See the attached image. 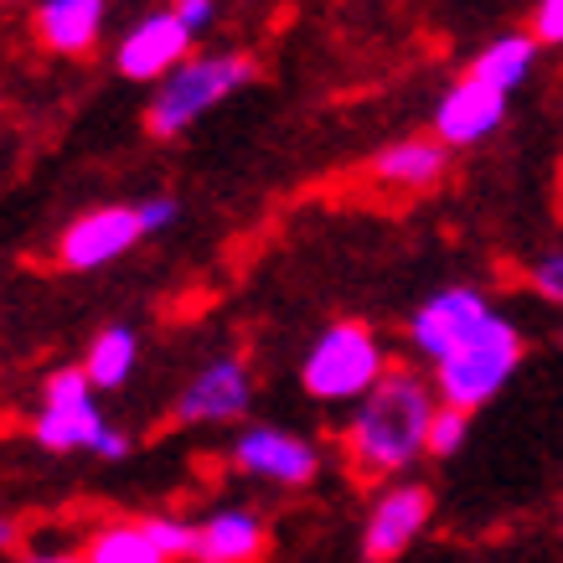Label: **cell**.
Masks as SVG:
<instances>
[{
    "label": "cell",
    "instance_id": "obj_15",
    "mask_svg": "<svg viewBox=\"0 0 563 563\" xmlns=\"http://www.w3.org/2000/svg\"><path fill=\"white\" fill-rule=\"evenodd\" d=\"M450 166V151H444L434 135H409V140H393L373 155V176L383 187L398 191H429Z\"/></svg>",
    "mask_w": 563,
    "mask_h": 563
},
{
    "label": "cell",
    "instance_id": "obj_5",
    "mask_svg": "<svg viewBox=\"0 0 563 563\" xmlns=\"http://www.w3.org/2000/svg\"><path fill=\"white\" fill-rule=\"evenodd\" d=\"M109 419L99 413V398H93V383L84 377V367H57V373L42 383V413L32 419V434L42 450L52 455H73V450H99Z\"/></svg>",
    "mask_w": 563,
    "mask_h": 563
},
{
    "label": "cell",
    "instance_id": "obj_11",
    "mask_svg": "<svg viewBox=\"0 0 563 563\" xmlns=\"http://www.w3.org/2000/svg\"><path fill=\"white\" fill-rule=\"evenodd\" d=\"M191 42H197V36H191L172 11H151V16H140L135 26L120 36L114 68H120L130 84H161L166 73H176L191 57Z\"/></svg>",
    "mask_w": 563,
    "mask_h": 563
},
{
    "label": "cell",
    "instance_id": "obj_17",
    "mask_svg": "<svg viewBox=\"0 0 563 563\" xmlns=\"http://www.w3.org/2000/svg\"><path fill=\"white\" fill-rule=\"evenodd\" d=\"M140 362V336L130 325H103L99 336L88 342V357H84V377L93 383V393H109V388H124L130 373Z\"/></svg>",
    "mask_w": 563,
    "mask_h": 563
},
{
    "label": "cell",
    "instance_id": "obj_27",
    "mask_svg": "<svg viewBox=\"0 0 563 563\" xmlns=\"http://www.w3.org/2000/svg\"><path fill=\"white\" fill-rule=\"evenodd\" d=\"M11 543H16V522H11V517H0V553H5Z\"/></svg>",
    "mask_w": 563,
    "mask_h": 563
},
{
    "label": "cell",
    "instance_id": "obj_26",
    "mask_svg": "<svg viewBox=\"0 0 563 563\" xmlns=\"http://www.w3.org/2000/svg\"><path fill=\"white\" fill-rule=\"evenodd\" d=\"M21 563H84V553H32V559Z\"/></svg>",
    "mask_w": 563,
    "mask_h": 563
},
{
    "label": "cell",
    "instance_id": "obj_24",
    "mask_svg": "<svg viewBox=\"0 0 563 563\" xmlns=\"http://www.w3.org/2000/svg\"><path fill=\"white\" fill-rule=\"evenodd\" d=\"M172 16L187 26L191 36L212 32V21H218V0H172Z\"/></svg>",
    "mask_w": 563,
    "mask_h": 563
},
{
    "label": "cell",
    "instance_id": "obj_14",
    "mask_svg": "<svg viewBox=\"0 0 563 563\" xmlns=\"http://www.w3.org/2000/svg\"><path fill=\"white\" fill-rule=\"evenodd\" d=\"M109 0H36V36L42 47L63 52V57H84L99 47Z\"/></svg>",
    "mask_w": 563,
    "mask_h": 563
},
{
    "label": "cell",
    "instance_id": "obj_22",
    "mask_svg": "<svg viewBox=\"0 0 563 563\" xmlns=\"http://www.w3.org/2000/svg\"><path fill=\"white\" fill-rule=\"evenodd\" d=\"M135 218H140V233L155 239V233H166L181 218V207H176V197H145V202H135Z\"/></svg>",
    "mask_w": 563,
    "mask_h": 563
},
{
    "label": "cell",
    "instance_id": "obj_16",
    "mask_svg": "<svg viewBox=\"0 0 563 563\" xmlns=\"http://www.w3.org/2000/svg\"><path fill=\"white\" fill-rule=\"evenodd\" d=\"M532 63H538V42H532V32H507L496 36V42H486V47L476 52V63H471V78H481V84L501 88L507 99H512L517 88L528 84Z\"/></svg>",
    "mask_w": 563,
    "mask_h": 563
},
{
    "label": "cell",
    "instance_id": "obj_3",
    "mask_svg": "<svg viewBox=\"0 0 563 563\" xmlns=\"http://www.w3.org/2000/svg\"><path fill=\"white\" fill-rule=\"evenodd\" d=\"M388 373V352L367 321H336L310 342L300 362V388L316 404H362Z\"/></svg>",
    "mask_w": 563,
    "mask_h": 563
},
{
    "label": "cell",
    "instance_id": "obj_2",
    "mask_svg": "<svg viewBox=\"0 0 563 563\" xmlns=\"http://www.w3.org/2000/svg\"><path fill=\"white\" fill-rule=\"evenodd\" d=\"M254 57L243 52H207V57H187L176 73H166L151 93V109H145V124L151 135L176 140L187 135L191 124L202 120L207 109H218L222 99H233L243 84H254Z\"/></svg>",
    "mask_w": 563,
    "mask_h": 563
},
{
    "label": "cell",
    "instance_id": "obj_4",
    "mask_svg": "<svg viewBox=\"0 0 563 563\" xmlns=\"http://www.w3.org/2000/svg\"><path fill=\"white\" fill-rule=\"evenodd\" d=\"M517 367H522V331L496 310L471 342L455 346L434 367V393H440V404H450V409L476 413L481 404H492L496 393L512 383Z\"/></svg>",
    "mask_w": 563,
    "mask_h": 563
},
{
    "label": "cell",
    "instance_id": "obj_13",
    "mask_svg": "<svg viewBox=\"0 0 563 563\" xmlns=\"http://www.w3.org/2000/svg\"><path fill=\"white\" fill-rule=\"evenodd\" d=\"M269 553V528L254 507H218L197 522L191 563H258Z\"/></svg>",
    "mask_w": 563,
    "mask_h": 563
},
{
    "label": "cell",
    "instance_id": "obj_8",
    "mask_svg": "<svg viewBox=\"0 0 563 563\" xmlns=\"http://www.w3.org/2000/svg\"><path fill=\"white\" fill-rule=\"evenodd\" d=\"M496 316V306L486 300L481 290H471V285H450V290H434L424 300V306L413 310L409 321V346L419 352L424 362H434L440 367L455 346H465L471 336H476L481 325Z\"/></svg>",
    "mask_w": 563,
    "mask_h": 563
},
{
    "label": "cell",
    "instance_id": "obj_25",
    "mask_svg": "<svg viewBox=\"0 0 563 563\" xmlns=\"http://www.w3.org/2000/svg\"><path fill=\"white\" fill-rule=\"evenodd\" d=\"M93 455H99V461H124V455H130V434H124V429H103V440H99V450H93Z\"/></svg>",
    "mask_w": 563,
    "mask_h": 563
},
{
    "label": "cell",
    "instance_id": "obj_1",
    "mask_svg": "<svg viewBox=\"0 0 563 563\" xmlns=\"http://www.w3.org/2000/svg\"><path fill=\"white\" fill-rule=\"evenodd\" d=\"M440 409V393L413 367H388L362 404H352V419L342 429L346 465L362 481H404L413 461L429 455V424Z\"/></svg>",
    "mask_w": 563,
    "mask_h": 563
},
{
    "label": "cell",
    "instance_id": "obj_23",
    "mask_svg": "<svg viewBox=\"0 0 563 563\" xmlns=\"http://www.w3.org/2000/svg\"><path fill=\"white\" fill-rule=\"evenodd\" d=\"M532 290L543 295V300H553V306H563V249L532 264Z\"/></svg>",
    "mask_w": 563,
    "mask_h": 563
},
{
    "label": "cell",
    "instance_id": "obj_9",
    "mask_svg": "<svg viewBox=\"0 0 563 563\" xmlns=\"http://www.w3.org/2000/svg\"><path fill=\"white\" fill-rule=\"evenodd\" d=\"M254 404V373L243 357H212L176 393V424H233Z\"/></svg>",
    "mask_w": 563,
    "mask_h": 563
},
{
    "label": "cell",
    "instance_id": "obj_21",
    "mask_svg": "<svg viewBox=\"0 0 563 563\" xmlns=\"http://www.w3.org/2000/svg\"><path fill=\"white\" fill-rule=\"evenodd\" d=\"M532 42L538 47H563V0H538L532 5Z\"/></svg>",
    "mask_w": 563,
    "mask_h": 563
},
{
    "label": "cell",
    "instance_id": "obj_10",
    "mask_svg": "<svg viewBox=\"0 0 563 563\" xmlns=\"http://www.w3.org/2000/svg\"><path fill=\"white\" fill-rule=\"evenodd\" d=\"M507 124V93L492 84H481V78H455V84L440 93L434 103V140H440L444 151H465V145H481V140H492L496 130Z\"/></svg>",
    "mask_w": 563,
    "mask_h": 563
},
{
    "label": "cell",
    "instance_id": "obj_20",
    "mask_svg": "<svg viewBox=\"0 0 563 563\" xmlns=\"http://www.w3.org/2000/svg\"><path fill=\"white\" fill-rule=\"evenodd\" d=\"M465 440H471V413L440 404V409H434V424H429V455H434V461H450V455L465 450Z\"/></svg>",
    "mask_w": 563,
    "mask_h": 563
},
{
    "label": "cell",
    "instance_id": "obj_12",
    "mask_svg": "<svg viewBox=\"0 0 563 563\" xmlns=\"http://www.w3.org/2000/svg\"><path fill=\"white\" fill-rule=\"evenodd\" d=\"M140 239H145V233H140L135 207H93V212H84V218H73L68 228H63L57 258H63L68 269L88 274V269H103V264L124 258Z\"/></svg>",
    "mask_w": 563,
    "mask_h": 563
},
{
    "label": "cell",
    "instance_id": "obj_6",
    "mask_svg": "<svg viewBox=\"0 0 563 563\" xmlns=\"http://www.w3.org/2000/svg\"><path fill=\"white\" fill-rule=\"evenodd\" d=\"M228 455H233V471H239V476L279 486V492H306L310 481L321 476V450H316V440L295 434V429H279V424L239 429V440H233Z\"/></svg>",
    "mask_w": 563,
    "mask_h": 563
},
{
    "label": "cell",
    "instance_id": "obj_19",
    "mask_svg": "<svg viewBox=\"0 0 563 563\" xmlns=\"http://www.w3.org/2000/svg\"><path fill=\"white\" fill-rule=\"evenodd\" d=\"M145 522V532H151V543L166 553L172 563L191 559V548H197V522H187V517H140Z\"/></svg>",
    "mask_w": 563,
    "mask_h": 563
},
{
    "label": "cell",
    "instance_id": "obj_7",
    "mask_svg": "<svg viewBox=\"0 0 563 563\" xmlns=\"http://www.w3.org/2000/svg\"><path fill=\"white\" fill-rule=\"evenodd\" d=\"M429 517H434V492L424 481H388L373 496V507L362 517V559L367 563H393L404 559L419 538H424Z\"/></svg>",
    "mask_w": 563,
    "mask_h": 563
},
{
    "label": "cell",
    "instance_id": "obj_18",
    "mask_svg": "<svg viewBox=\"0 0 563 563\" xmlns=\"http://www.w3.org/2000/svg\"><path fill=\"white\" fill-rule=\"evenodd\" d=\"M84 563H172V559L151 543V532H145L140 517H114V522L88 532Z\"/></svg>",
    "mask_w": 563,
    "mask_h": 563
}]
</instances>
